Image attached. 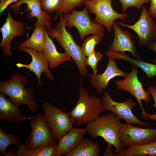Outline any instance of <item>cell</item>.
I'll return each mask as SVG.
<instances>
[{
	"label": "cell",
	"instance_id": "obj_37",
	"mask_svg": "<svg viewBox=\"0 0 156 156\" xmlns=\"http://www.w3.org/2000/svg\"><path fill=\"white\" fill-rule=\"evenodd\" d=\"M15 150L9 149L8 151L3 156H16V152L15 151Z\"/></svg>",
	"mask_w": 156,
	"mask_h": 156
},
{
	"label": "cell",
	"instance_id": "obj_31",
	"mask_svg": "<svg viewBox=\"0 0 156 156\" xmlns=\"http://www.w3.org/2000/svg\"><path fill=\"white\" fill-rule=\"evenodd\" d=\"M121 4L122 13H126L127 9L130 7H134L138 11L141 10L142 5L148 3L151 0H118Z\"/></svg>",
	"mask_w": 156,
	"mask_h": 156
},
{
	"label": "cell",
	"instance_id": "obj_14",
	"mask_svg": "<svg viewBox=\"0 0 156 156\" xmlns=\"http://www.w3.org/2000/svg\"><path fill=\"white\" fill-rule=\"evenodd\" d=\"M7 12L5 22L0 28L2 36L0 47L4 55L10 57L13 55L11 50V41L16 36L22 37L24 35L25 25L23 22L14 20L9 11L7 10Z\"/></svg>",
	"mask_w": 156,
	"mask_h": 156
},
{
	"label": "cell",
	"instance_id": "obj_32",
	"mask_svg": "<svg viewBox=\"0 0 156 156\" xmlns=\"http://www.w3.org/2000/svg\"><path fill=\"white\" fill-rule=\"evenodd\" d=\"M147 91L153 98L154 102L153 106L155 108L156 110V87L153 86H150L148 87ZM149 118L151 120L156 121V113L154 114H150Z\"/></svg>",
	"mask_w": 156,
	"mask_h": 156
},
{
	"label": "cell",
	"instance_id": "obj_30",
	"mask_svg": "<svg viewBox=\"0 0 156 156\" xmlns=\"http://www.w3.org/2000/svg\"><path fill=\"white\" fill-rule=\"evenodd\" d=\"M103 56V55L99 52H96L94 51L86 57V65L90 66L92 70L93 73L94 75L97 74V64Z\"/></svg>",
	"mask_w": 156,
	"mask_h": 156
},
{
	"label": "cell",
	"instance_id": "obj_18",
	"mask_svg": "<svg viewBox=\"0 0 156 156\" xmlns=\"http://www.w3.org/2000/svg\"><path fill=\"white\" fill-rule=\"evenodd\" d=\"M86 133V128L73 127L59 139L55 156H61L74 150Z\"/></svg>",
	"mask_w": 156,
	"mask_h": 156
},
{
	"label": "cell",
	"instance_id": "obj_16",
	"mask_svg": "<svg viewBox=\"0 0 156 156\" xmlns=\"http://www.w3.org/2000/svg\"><path fill=\"white\" fill-rule=\"evenodd\" d=\"M108 62L106 70L103 73L94 75L91 73L90 85L98 94L102 93L108 85L109 83L112 79L117 76L124 78L126 77L129 73H125L120 69L117 66L115 59L108 56Z\"/></svg>",
	"mask_w": 156,
	"mask_h": 156
},
{
	"label": "cell",
	"instance_id": "obj_7",
	"mask_svg": "<svg viewBox=\"0 0 156 156\" xmlns=\"http://www.w3.org/2000/svg\"><path fill=\"white\" fill-rule=\"evenodd\" d=\"M30 119L31 131L25 142L26 147L32 149L47 145H57L44 114L39 113Z\"/></svg>",
	"mask_w": 156,
	"mask_h": 156
},
{
	"label": "cell",
	"instance_id": "obj_8",
	"mask_svg": "<svg viewBox=\"0 0 156 156\" xmlns=\"http://www.w3.org/2000/svg\"><path fill=\"white\" fill-rule=\"evenodd\" d=\"M153 18L150 15L147 7L143 6L141 8L140 16L134 24L129 25L124 23L122 21L117 22V23L135 31L139 38L138 46L144 48L156 41V23Z\"/></svg>",
	"mask_w": 156,
	"mask_h": 156
},
{
	"label": "cell",
	"instance_id": "obj_24",
	"mask_svg": "<svg viewBox=\"0 0 156 156\" xmlns=\"http://www.w3.org/2000/svg\"><path fill=\"white\" fill-rule=\"evenodd\" d=\"M101 147L97 143L87 138H83L73 151L64 154V156H99Z\"/></svg>",
	"mask_w": 156,
	"mask_h": 156
},
{
	"label": "cell",
	"instance_id": "obj_17",
	"mask_svg": "<svg viewBox=\"0 0 156 156\" xmlns=\"http://www.w3.org/2000/svg\"><path fill=\"white\" fill-rule=\"evenodd\" d=\"M112 27L114 30V38L109 46V50L123 53L129 51L134 57L140 58V56L136 51L135 42L132 40L131 33L122 30L115 21Z\"/></svg>",
	"mask_w": 156,
	"mask_h": 156
},
{
	"label": "cell",
	"instance_id": "obj_21",
	"mask_svg": "<svg viewBox=\"0 0 156 156\" xmlns=\"http://www.w3.org/2000/svg\"><path fill=\"white\" fill-rule=\"evenodd\" d=\"M105 54L115 59H121L128 61L142 69L149 79L156 76V64L144 62L139 58H133L125 53L108 50Z\"/></svg>",
	"mask_w": 156,
	"mask_h": 156
},
{
	"label": "cell",
	"instance_id": "obj_35",
	"mask_svg": "<svg viewBox=\"0 0 156 156\" xmlns=\"http://www.w3.org/2000/svg\"><path fill=\"white\" fill-rule=\"evenodd\" d=\"M113 146L112 145L107 143L103 156H114V153H113L112 151Z\"/></svg>",
	"mask_w": 156,
	"mask_h": 156
},
{
	"label": "cell",
	"instance_id": "obj_20",
	"mask_svg": "<svg viewBox=\"0 0 156 156\" xmlns=\"http://www.w3.org/2000/svg\"><path fill=\"white\" fill-rule=\"evenodd\" d=\"M44 31L45 40L43 51L48 60L49 68H57L62 63L71 60V57L65 52L60 53L57 51L45 27Z\"/></svg>",
	"mask_w": 156,
	"mask_h": 156
},
{
	"label": "cell",
	"instance_id": "obj_2",
	"mask_svg": "<svg viewBox=\"0 0 156 156\" xmlns=\"http://www.w3.org/2000/svg\"><path fill=\"white\" fill-rule=\"evenodd\" d=\"M79 98L73 109L70 112L71 118L77 126L88 124L99 117L105 110L101 99L95 95H89L88 91L83 86L80 80Z\"/></svg>",
	"mask_w": 156,
	"mask_h": 156
},
{
	"label": "cell",
	"instance_id": "obj_6",
	"mask_svg": "<svg viewBox=\"0 0 156 156\" xmlns=\"http://www.w3.org/2000/svg\"><path fill=\"white\" fill-rule=\"evenodd\" d=\"M41 107L55 139L58 140L73 127L76 121L70 117L69 112L65 113L49 101L43 103Z\"/></svg>",
	"mask_w": 156,
	"mask_h": 156
},
{
	"label": "cell",
	"instance_id": "obj_22",
	"mask_svg": "<svg viewBox=\"0 0 156 156\" xmlns=\"http://www.w3.org/2000/svg\"><path fill=\"white\" fill-rule=\"evenodd\" d=\"M156 156V138L151 143L124 148L114 156Z\"/></svg>",
	"mask_w": 156,
	"mask_h": 156
},
{
	"label": "cell",
	"instance_id": "obj_4",
	"mask_svg": "<svg viewBox=\"0 0 156 156\" xmlns=\"http://www.w3.org/2000/svg\"><path fill=\"white\" fill-rule=\"evenodd\" d=\"M28 81L27 76L14 73L9 80L0 81V92L8 95L14 103L27 106L34 113L38 106L34 99L33 90L29 88H25Z\"/></svg>",
	"mask_w": 156,
	"mask_h": 156
},
{
	"label": "cell",
	"instance_id": "obj_33",
	"mask_svg": "<svg viewBox=\"0 0 156 156\" xmlns=\"http://www.w3.org/2000/svg\"><path fill=\"white\" fill-rule=\"evenodd\" d=\"M19 0H1L0 2V15L2 14L3 11L10 5Z\"/></svg>",
	"mask_w": 156,
	"mask_h": 156
},
{
	"label": "cell",
	"instance_id": "obj_5",
	"mask_svg": "<svg viewBox=\"0 0 156 156\" xmlns=\"http://www.w3.org/2000/svg\"><path fill=\"white\" fill-rule=\"evenodd\" d=\"M113 0H85L83 4L88 8L89 12L96 16L93 22L104 26L110 33L112 26L116 19L121 21L126 20L128 16L127 13H120L114 10L112 5Z\"/></svg>",
	"mask_w": 156,
	"mask_h": 156
},
{
	"label": "cell",
	"instance_id": "obj_28",
	"mask_svg": "<svg viewBox=\"0 0 156 156\" xmlns=\"http://www.w3.org/2000/svg\"><path fill=\"white\" fill-rule=\"evenodd\" d=\"M85 0H64L60 9L55 12V20L61 13L64 14H70L73 10L76 7L81 6Z\"/></svg>",
	"mask_w": 156,
	"mask_h": 156
},
{
	"label": "cell",
	"instance_id": "obj_25",
	"mask_svg": "<svg viewBox=\"0 0 156 156\" xmlns=\"http://www.w3.org/2000/svg\"><path fill=\"white\" fill-rule=\"evenodd\" d=\"M57 145H49L29 149L25 145L18 148L16 156H55Z\"/></svg>",
	"mask_w": 156,
	"mask_h": 156
},
{
	"label": "cell",
	"instance_id": "obj_27",
	"mask_svg": "<svg viewBox=\"0 0 156 156\" xmlns=\"http://www.w3.org/2000/svg\"><path fill=\"white\" fill-rule=\"evenodd\" d=\"M103 33L95 34L88 36L84 38L81 46L84 55L86 57L94 51L95 45L101 41L103 36Z\"/></svg>",
	"mask_w": 156,
	"mask_h": 156
},
{
	"label": "cell",
	"instance_id": "obj_15",
	"mask_svg": "<svg viewBox=\"0 0 156 156\" xmlns=\"http://www.w3.org/2000/svg\"><path fill=\"white\" fill-rule=\"evenodd\" d=\"M26 4L25 11L28 19H37L36 23H39L45 27L48 30L52 29V18L49 13L43 11L42 8L40 0H19L9 6L13 13L17 14L21 10V5Z\"/></svg>",
	"mask_w": 156,
	"mask_h": 156
},
{
	"label": "cell",
	"instance_id": "obj_26",
	"mask_svg": "<svg viewBox=\"0 0 156 156\" xmlns=\"http://www.w3.org/2000/svg\"><path fill=\"white\" fill-rule=\"evenodd\" d=\"M11 144L15 146V150L21 145L20 139L16 135L8 133L0 128V154L3 156L6 153L8 146Z\"/></svg>",
	"mask_w": 156,
	"mask_h": 156
},
{
	"label": "cell",
	"instance_id": "obj_11",
	"mask_svg": "<svg viewBox=\"0 0 156 156\" xmlns=\"http://www.w3.org/2000/svg\"><path fill=\"white\" fill-rule=\"evenodd\" d=\"M119 140L123 147L144 145L154 142L156 138V128H142L132 124L121 123Z\"/></svg>",
	"mask_w": 156,
	"mask_h": 156
},
{
	"label": "cell",
	"instance_id": "obj_10",
	"mask_svg": "<svg viewBox=\"0 0 156 156\" xmlns=\"http://www.w3.org/2000/svg\"><path fill=\"white\" fill-rule=\"evenodd\" d=\"M139 72L138 67L133 65L128 75L123 79L116 80L115 83L118 89L128 92L135 98L141 109L143 118L147 120L149 118L150 114L144 109L141 101L143 100L149 103L151 95L148 91L144 89L142 83L139 81L138 77Z\"/></svg>",
	"mask_w": 156,
	"mask_h": 156
},
{
	"label": "cell",
	"instance_id": "obj_12",
	"mask_svg": "<svg viewBox=\"0 0 156 156\" xmlns=\"http://www.w3.org/2000/svg\"><path fill=\"white\" fill-rule=\"evenodd\" d=\"M103 94L101 99L105 110L112 112L119 120H124L127 123L147 126V124L139 120L133 113L132 109L135 103L132 99H129L124 102H118L113 100L108 92H105Z\"/></svg>",
	"mask_w": 156,
	"mask_h": 156
},
{
	"label": "cell",
	"instance_id": "obj_19",
	"mask_svg": "<svg viewBox=\"0 0 156 156\" xmlns=\"http://www.w3.org/2000/svg\"><path fill=\"white\" fill-rule=\"evenodd\" d=\"M5 94L0 92V121L19 123L30 119V117L22 115L18 106L8 99Z\"/></svg>",
	"mask_w": 156,
	"mask_h": 156
},
{
	"label": "cell",
	"instance_id": "obj_3",
	"mask_svg": "<svg viewBox=\"0 0 156 156\" xmlns=\"http://www.w3.org/2000/svg\"><path fill=\"white\" fill-rule=\"evenodd\" d=\"M63 14L59 15L60 21L53 29L48 31L50 37L55 39L64 50V52L75 61L80 74L83 77L87 76L88 71L86 64V57L82 52L81 46L75 41L72 35L66 29Z\"/></svg>",
	"mask_w": 156,
	"mask_h": 156
},
{
	"label": "cell",
	"instance_id": "obj_13",
	"mask_svg": "<svg viewBox=\"0 0 156 156\" xmlns=\"http://www.w3.org/2000/svg\"><path fill=\"white\" fill-rule=\"evenodd\" d=\"M19 50L30 54L32 60L29 64L18 63L16 66L18 68H25L33 72L36 76L38 80V86H41L42 82L41 75L44 72L47 78L51 81L54 80L53 76L50 70L48 60L43 51L39 52L34 49L24 47L20 44L15 42Z\"/></svg>",
	"mask_w": 156,
	"mask_h": 156
},
{
	"label": "cell",
	"instance_id": "obj_34",
	"mask_svg": "<svg viewBox=\"0 0 156 156\" xmlns=\"http://www.w3.org/2000/svg\"><path fill=\"white\" fill-rule=\"evenodd\" d=\"M151 2L148 10L151 16L153 18H156V0H151Z\"/></svg>",
	"mask_w": 156,
	"mask_h": 156
},
{
	"label": "cell",
	"instance_id": "obj_36",
	"mask_svg": "<svg viewBox=\"0 0 156 156\" xmlns=\"http://www.w3.org/2000/svg\"><path fill=\"white\" fill-rule=\"evenodd\" d=\"M147 47L156 53V41L150 43L147 46ZM151 61L153 63L156 64V58L152 59Z\"/></svg>",
	"mask_w": 156,
	"mask_h": 156
},
{
	"label": "cell",
	"instance_id": "obj_23",
	"mask_svg": "<svg viewBox=\"0 0 156 156\" xmlns=\"http://www.w3.org/2000/svg\"><path fill=\"white\" fill-rule=\"evenodd\" d=\"M34 26V30L30 37L20 44L23 47L32 49L39 52L42 51L45 40V27L36 23Z\"/></svg>",
	"mask_w": 156,
	"mask_h": 156
},
{
	"label": "cell",
	"instance_id": "obj_29",
	"mask_svg": "<svg viewBox=\"0 0 156 156\" xmlns=\"http://www.w3.org/2000/svg\"><path fill=\"white\" fill-rule=\"evenodd\" d=\"M42 10L49 13L56 12L62 5L64 0H40Z\"/></svg>",
	"mask_w": 156,
	"mask_h": 156
},
{
	"label": "cell",
	"instance_id": "obj_1",
	"mask_svg": "<svg viewBox=\"0 0 156 156\" xmlns=\"http://www.w3.org/2000/svg\"><path fill=\"white\" fill-rule=\"evenodd\" d=\"M121 122L112 112L104 114L87 124L86 133L92 138L102 137L106 142L112 145L115 153L124 147L119 140V130Z\"/></svg>",
	"mask_w": 156,
	"mask_h": 156
},
{
	"label": "cell",
	"instance_id": "obj_9",
	"mask_svg": "<svg viewBox=\"0 0 156 156\" xmlns=\"http://www.w3.org/2000/svg\"><path fill=\"white\" fill-rule=\"evenodd\" d=\"M87 8L85 6L81 11L74 9L69 14H63L66 27L71 28L75 27L77 29L81 41L90 34L103 33L105 27L92 22L89 15Z\"/></svg>",
	"mask_w": 156,
	"mask_h": 156
}]
</instances>
